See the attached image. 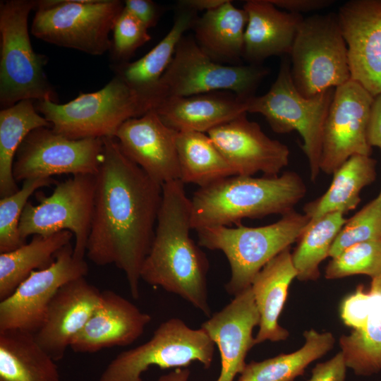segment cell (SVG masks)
Wrapping results in <instances>:
<instances>
[{
    "label": "cell",
    "instance_id": "6da1fadb",
    "mask_svg": "<svg viewBox=\"0 0 381 381\" xmlns=\"http://www.w3.org/2000/svg\"><path fill=\"white\" fill-rule=\"evenodd\" d=\"M102 140L85 255L96 265L113 264L123 271L132 297L138 299L141 269L154 239L162 186L125 155L115 138Z\"/></svg>",
    "mask_w": 381,
    "mask_h": 381
},
{
    "label": "cell",
    "instance_id": "7a4b0ae2",
    "mask_svg": "<svg viewBox=\"0 0 381 381\" xmlns=\"http://www.w3.org/2000/svg\"><path fill=\"white\" fill-rule=\"evenodd\" d=\"M191 203L184 183L162 185V200L155 236L140 272L141 279L176 294L207 317L209 261L190 236Z\"/></svg>",
    "mask_w": 381,
    "mask_h": 381
},
{
    "label": "cell",
    "instance_id": "3957f363",
    "mask_svg": "<svg viewBox=\"0 0 381 381\" xmlns=\"http://www.w3.org/2000/svg\"><path fill=\"white\" fill-rule=\"evenodd\" d=\"M306 191L303 179L293 171L273 176H229L195 192L190 200L192 229L238 226L244 219L282 216L294 210Z\"/></svg>",
    "mask_w": 381,
    "mask_h": 381
},
{
    "label": "cell",
    "instance_id": "277c9868",
    "mask_svg": "<svg viewBox=\"0 0 381 381\" xmlns=\"http://www.w3.org/2000/svg\"><path fill=\"white\" fill-rule=\"evenodd\" d=\"M309 222L304 213L294 210L262 226L207 227L197 231L198 245L225 255L231 268L225 289L235 296L250 286L267 262L298 241Z\"/></svg>",
    "mask_w": 381,
    "mask_h": 381
},
{
    "label": "cell",
    "instance_id": "5b68a950",
    "mask_svg": "<svg viewBox=\"0 0 381 381\" xmlns=\"http://www.w3.org/2000/svg\"><path fill=\"white\" fill-rule=\"evenodd\" d=\"M35 107L54 131L69 139L80 140L114 138L125 121L152 110V102L148 96L115 75L98 91L80 92L65 104L37 101Z\"/></svg>",
    "mask_w": 381,
    "mask_h": 381
},
{
    "label": "cell",
    "instance_id": "8992f818",
    "mask_svg": "<svg viewBox=\"0 0 381 381\" xmlns=\"http://www.w3.org/2000/svg\"><path fill=\"white\" fill-rule=\"evenodd\" d=\"M36 1L0 3V105L1 109L25 99L57 103V95L44 71L48 58L32 49L28 25Z\"/></svg>",
    "mask_w": 381,
    "mask_h": 381
},
{
    "label": "cell",
    "instance_id": "52a82bcc",
    "mask_svg": "<svg viewBox=\"0 0 381 381\" xmlns=\"http://www.w3.org/2000/svg\"><path fill=\"white\" fill-rule=\"evenodd\" d=\"M334 90L329 88L310 98L303 97L292 81L290 59L284 57L269 91L246 101L247 112L262 114L275 133L296 131L301 135L313 181L320 173L323 128Z\"/></svg>",
    "mask_w": 381,
    "mask_h": 381
},
{
    "label": "cell",
    "instance_id": "ba28073f",
    "mask_svg": "<svg viewBox=\"0 0 381 381\" xmlns=\"http://www.w3.org/2000/svg\"><path fill=\"white\" fill-rule=\"evenodd\" d=\"M269 73L261 65H223L204 52L194 38L183 36L156 88L153 107L164 98L220 90L229 91L246 101L255 95Z\"/></svg>",
    "mask_w": 381,
    "mask_h": 381
},
{
    "label": "cell",
    "instance_id": "9c48e42d",
    "mask_svg": "<svg viewBox=\"0 0 381 381\" xmlns=\"http://www.w3.org/2000/svg\"><path fill=\"white\" fill-rule=\"evenodd\" d=\"M124 8L119 0L36 1L31 32L37 38L91 55L110 51V31Z\"/></svg>",
    "mask_w": 381,
    "mask_h": 381
},
{
    "label": "cell",
    "instance_id": "30bf717a",
    "mask_svg": "<svg viewBox=\"0 0 381 381\" xmlns=\"http://www.w3.org/2000/svg\"><path fill=\"white\" fill-rule=\"evenodd\" d=\"M289 55L292 81L306 98L351 80L347 47L335 13L304 18Z\"/></svg>",
    "mask_w": 381,
    "mask_h": 381
},
{
    "label": "cell",
    "instance_id": "8fae6325",
    "mask_svg": "<svg viewBox=\"0 0 381 381\" xmlns=\"http://www.w3.org/2000/svg\"><path fill=\"white\" fill-rule=\"evenodd\" d=\"M215 344L201 327L192 329L179 318L161 323L147 342L119 353L107 365L99 381H143L150 367L184 368L193 362L209 368Z\"/></svg>",
    "mask_w": 381,
    "mask_h": 381
},
{
    "label": "cell",
    "instance_id": "7c38bea8",
    "mask_svg": "<svg viewBox=\"0 0 381 381\" xmlns=\"http://www.w3.org/2000/svg\"><path fill=\"white\" fill-rule=\"evenodd\" d=\"M95 181V175H74L56 183L50 195L37 193L38 204L28 202L23 211L21 238L26 241L30 236L69 231L75 236L73 255L83 260L92 219Z\"/></svg>",
    "mask_w": 381,
    "mask_h": 381
},
{
    "label": "cell",
    "instance_id": "4fadbf2b",
    "mask_svg": "<svg viewBox=\"0 0 381 381\" xmlns=\"http://www.w3.org/2000/svg\"><path fill=\"white\" fill-rule=\"evenodd\" d=\"M102 138L69 139L41 127L30 132L16 153V182L54 175H96L103 157Z\"/></svg>",
    "mask_w": 381,
    "mask_h": 381
},
{
    "label": "cell",
    "instance_id": "5bb4252c",
    "mask_svg": "<svg viewBox=\"0 0 381 381\" xmlns=\"http://www.w3.org/2000/svg\"><path fill=\"white\" fill-rule=\"evenodd\" d=\"M88 265L73 255L71 243L62 248L47 268L33 271L0 302V331L20 330L35 334L42 327L48 307L65 284L87 275Z\"/></svg>",
    "mask_w": 381,
    "mask_h": 381
},
{
    "label": "cell",
    "instance_id": "9a60e30c",
    "mask_svg": "<svg viewBox=\"0 0 381 381\" xmlns=\"http://www.w3.org/2000/svg\"><path fill=\"white\" fill-rule=\"evenodd\" d=\"M373 100L351 79L335 87L323 128L320 172L333 174L353 155L370 156L367 131Z\"/></svg>",
    "mask_w": 381,
    "mask_h": 381
},
{
    "label": "cell",
    "instance_id": "2e32d148",
    "mask_svg": "<svg viewBox=\"0 0 381 381\" xmlns=\"http://www.w3.org/2000/svg\"><path fill=\"white\" fill-rule=\"evenodd\" d=\"M337 14L351 79L375 97L381 93V1H349Z\"/></svg>",
    "mask_w": 381,
    "mask_h": 381
},
{
    "label": "cell",
    "instance_id": "e0dca14e",
    "mask_svg": "<svg viewBox=\"0 0 381 381\" xmlns=\"http://www.w3.org/2000/svg\"><path fill=\"white\" fill-rule=\"evenodd\" d=\"M231 166L236 175L277 176L288 165L289 149L268 137L260 125L248 119L246 113L207 133Z\"/></svg>",
    "mask_w": 381,
    "mask_h": 381
},
{
    "label": "cell",
    "instance_id": "ac0fdd59",
    "mask_svg": "<svg viewBox=\"0 0 381 381\" xmlns=\"http://www.w3.org/2000/svg\"><path fill=\"white\" fill-rule=\"evenodd\" d=\"M177 134L150 110L125 121L114 138L125 155L162 186L180 180Z\"/></svg>",
    "mask_w": 381,
    "mask_h": 381
},
{
    "label": "cell",
    "instance_id": "d6986e66",
    "mask_svg": "<svg viewBox=\"0 0 381 381\" xmlns=\"http://www.w3.org/2000/svg\"><path fill=\"white\" fill-rule=\"evenodd\" d=\"M259 322L260 315L250 286L202 324L200 327L217 346L220 353L221 370L216 381H234L243 371L247 354L255 345L253 330Z\"/></svg>",
    "mask_w": 381,
    "mask_h": 381
},
{
    "label": "cell",
    "instance_id": "ffe728a7",
    "mask_svg": "<svg viewBox=\"0 0 381 381\" xmlns=\"http://www.w3.org/2000/svg\"><path fill=\"white\" fill-rule=\"evenodd\" d=\"M101 296L102 291L85 277L65 284L55 294L35 338L56 362L64 357L73 338L98 306Z\"/></svg>",
    "mask_w": 381,
    "mask_h": 381
},
{
    "label": "cell",
    "instance_id": "44dd1931",
    "mask_svg": "<svg viewBox=\"0 0 381 381\" xmlns=\"http://www.w3.org/2000/svg\"><path fill=\"white\" fill-rule=\"evenodd\" d=\"M151 316L111 291H102L100 301L70 348L75 353H95L126 346L135 341L151 322Z\"/></svg>",
    "mask_w": 381,
    "mask_h": 381
},
{
    "label": "cell",
    "instance_id": "7402d4cb",
    "mask_svg": "<svg viewBox=\"0 0 381 381\" xmlns=\"http://www.w3.org/2000/svg\"><path fill=\"white\" fill-rule=\"evenodd\" d=\"M243 8L248 16L243 57L250 64L260 65L267 58L289 55L304 18L282 11L270 0H248Z\"/></svg>",
    "mask_w": 381,
    "mask_h": 381
},
{
    "label": "cell",
    "instance_id": "603a6c76",
    "mask_svg": "<svg viewBox=\"0 0 381 381\" xmlns=\"http://www.w3.org/2000/svg\"><path fill=\"white\" fill-rule=\"evenodd\" d=\"M152 110L167 126L178 132L205 133L247 113L245 100L232 92H217L164 98Z\"/></svg>",
    "mask_w": 381,
    "mask_h": 381
},
{
    "label": "cell",
    "instance_id": "cb8c5ba5",
    "mask_svg": "<svg viewBox=\"0 0 381 381\" xmlns=\"http://www.w3.org/2000/svg\"><path fill=\"white\" fill-rule=\"evenodd\" d=\"M296 277L291 249L288 248L267 262L253 279L250 288L260 315L255 344L288 338L289 332L278 321L290 284Z\"/></svg>",
    "mask_w": 381,
    "mask_h": 381
},
{
    "label": "cell",
    "instance_id": "d4e9b609",
    "mask_svg": "<svg viewBox=\"0 0 381 381\" xmlns=\"http://www.w3.org/2000/svg\"><path fill=\"white\" fill-rule=\"evenodd\" d=\"M248 16L231 1L198 18L193 26L195 40L215 61L236 63L243 56Z\"/></svg>",
    "mask_w": 381,
    "mask_h": 381
},
{
    "label": "cell",
    "instance_id": "484cf974",
    "mask_svg": "<svg viewBox=\"0 0 381 381\" xmlns=\"http://www.w3.org/2000/svg\"><path fill=\"white\" fill-rule=\"evenodd\" d=\"M174 24L165 37L138 60L119 64L116 75L133 89L148 96L154 104V95L158 83L174 56L184 32L192 28L197 12L179 7Z\"/></svg>",
    "mask_w": 381,
    "mask_h": 381
},
{
    "label": "cell",
    "instance_id": "4316f807",
    "mask_svg": "<svg viewBox=\"0 0 381 381\" xmlns=\"http://www.w3.org/2000/svg\"><path fill=\"white\" fill-rule=\"evenodd\" d=\"M376 164L370 156L351 157L333 173L326 192L304 205L303 213L313 221L327 214H345L356 209L361 200V190L376 179Z\"/></svg>",
    "mask_w": 381,
    "mask_h": 381
},
{
    "label": "cell",
    "instance_id": "83f0119b",
    "mask_svg": "<svg viewBox=\"0 0 381 381\" xmlns=\"http://www.w3.org/2000/svg\"><path fill=\"white\" fill-rule=\"evenodd\" d=\"M0 381H61L56 361L35 334L0 331Z\"/></svg>",
    "mask_w": 381,
    "mask_h": 381
},
{
    "label": "cell",
    "instance_id": "f1b7e54d",
    "mask_svg": "<svg viewBox=\"0 0 381 381\" xmlns=\"http://www.w3.org/2000/svg\"><path fill=\"white\" fill-rule=\"evenodd\" d=\"M73 236L69 231L49 236L35 235L29 243L0 253V300L11 296L33 271L50 266L56 253L71 243Z\"/></svg>",
    "mask_w": 381,
    "mask_h": 381
},
{
    "label": "cell",
    "instance_id": "f546056e",
    "mask_svg": "<svg viewBox=\"0 0 381 381\" xmlns=\"http://www.w3.org/2000/svg\"><path fill=\"white\" fill-rule=\"evenodd\" d=\"M370 306L363 326L339 339L347 368L358 375L381 370V274L372 278Z\"/></svg>",
    "mask_w": 381,
    "mask_h": 381
},
{
    "label": "cell",
    "instance_id": "4dcf8cb0",
    "mask_svg": "<svg viewBox=\"0 0 381 381\" xmlns=\"http://www.w3.org/2000/svg\"><path fill=\"white\" fill-rule=\"evenodd\" d=\"M51 127L37 113L33 100H22L0 111V196L11 195L18 189L13 177L15 157L20 145L32 131Z\"/></svg>",
    "mask_w": 381,
    "mask_h": 381
},
{
    "label": "cell",
    "instance_id": "1f68e13d",
    "mask_svg": "<svg viewBox=\"0 0 381 381\" xmlns=\"http://www.w3.org/2000/svg\"><path fill=\"white\" fill-rule=\"evenodd\" d=\"M303 336L304 344L294 352L247 363L237 381H294L305 373L310 363L329 351L335 342L330 332L312 329L305 331Z\"/></svg>",
    "mask_w": 381,
    "mask_h": 381
},
{
    "label": "cell",
    "instance_id": "d6a6232c",
    "mask_svg": "<svg viewBox=\"0 0 381 381\" xmlns=\"http://www.w3.org/2000/svg\"><path fill=\"white\" fill-rule=\"evenodd\" d=\"M176 148L180 180L204 187L236 173L205 133L178 132Z\"/></svg>",
    "mask_w": 381,
    "mask_h": 381
},
{
    "label": "cell",
    "instance_id": "836d02e7",
    "mask_svg": "<svg viewBox=\"0 0 381 381\" xmlns=\"http://www.w3.org/2000/svg\"><path fill=\"white\" fill-rule=\"evenodd\" d=\"M346 220L344 214L334 212L310 221L291 253L298 280L306 282L318 279L319 265L329 257L331 247Z\"/></svg>",
    "mask_w": 381,
    "mask_h": 381
},
{
    "label": "cell",
    "instance_id": "e575fe53",
    "mask_svg": "<svg viewBox=\"0 0 381 381\" xmlns=\"http://www.w3.org/2000/svg\"><path fill=\"white\" fill-rule=\"evenodd\" d=\"M55 183L52 178H36L23 181L13 194L0 200V253L15 250L26 243L19 233L23 211L32 193Z\"/></svg>",
    "mask_w": 381,
    "mask_h": 381
},
{
    "label": "cell",
    "instance_id": "d590c367",
    "mask_svg": "<svg viewBox=\"0 0 381 381\" xmlns=\"http://www.w3.org/2000/svg\"><path fill=\"white\" fill-rule=\"evenodd\" d=\"M364 274L372 278L381 274V240L353 245L332 258L325 268L328 279Z\"/></svg>",
    "mask_w": 381,
    "mask_h": 381
},
{
    "label": "cell",
    "instance_id": "8d00e7d4",
    "mask_svg": "<svg viewBox=\"0 0 381 381\" xmlns=\"http://www.w3.org/2000/svg\"><path fill=\"white\" fill-rule=\"evenodd\" d=\"M381 240V199L377 196L347 219L329 251L334 258L347 248L360 243Z\"/></svg>",
    "mask_w": 381,
    "mask_h": 381
},
{
    "label": "cell",
    "instance_id": "74e56055",
    "mask_svg": "<svg viewBox=\"0 0 381 381\" xmlns=\"http://www.w3.org/2000/svg\"><path fill=\"white\" fill-rule=\"evenodd\" d=\"M147 28L123 8L113 28L111 51L114 60L126 63L135 50L150 40Z\"/></svg>",
    "mask_w": 381,
    "mask_h": 381
},
{
    "label": "cell",
    "instance_id": "f35d334b",
    "mask_svg": "<svg viewBox=\"0 0 381 381\" xmlns=\"http://www.w3.org/2000/svg\"><path fill=\"white\" fill-rule=\"evenodd\" d=\"M370 302L369 289L361 284L354 292L346 296L341 302L339 313L343 323L353 329L361 328L365 321Z\"/></svg>",
    "mask_w": 381,
    "mask_h": 381
},
{
    "label": "cell",
    "instance_id": "ab89813d",
    "mask_svg": "<svg viewBox=\"0 0 381 381\" xmlns=\"http://www.w3.org/2000/svg\"><path fill=\"white\" fill-rule=\"evenodd\" d=\"M346 368L344 356L339 351L329 360L318 363L308 381H345Z\"/></svg>",
    "mask_w": 381,
    "mask_h": 381
},
{
    "label": "cell",
    "instance_id": "60d3db41",
    "mask_svg": "<svg viewBox=\"0 0 381 381\" xmlns=\"http://www.w3.org/2000/svg\"><path fill=\"white\" fill-rule=\"evenodd\" d=\"M124 8L147 29L156 25L160 16V8L151 0H126Z\"/></svg>",
    "mask_w": 381,
    "mask_h": 381
},
{
    "label": "cell",
    "instance_id": "b9f144b4",
    "mask_svg": "<svg viewBox=\"0 0 381 381\" xmlns=\"http://www.w3.org/2000/svg\"><path fill=\"white\" fill-rule=\"evenodd\" d=\"M278 8L287 12L301 14L324 9L332 6L333 0H270Z\"/></svg>",
    "mask_w": 381,
    "mask_h": 381
},
{
    "label": "cell",
    "instance_id": "7bdbcfd3",
    "mask_svg": "<svg viewBox=\"0 0 381 381\" xmlns=\"http://www.w3.org/2000/svg\"><path fill=\"white\" fill-rule=\"evenodd\" d=\"M368 142L370 147L381 150V93L374 97L367 131Z\"/></svg>",
    "mask_w": 381,
    "mask_h": 381
},
{
    "label": "cell",
    "instance_id": "ee69618b",
    "mask_svg": "<svg viewBox=\"0 0 381 381\" xmlns=\"http://www.w3.org/2000/svg\"><path fill=\"white\" fill-rule=\"evenodd\" d=\"M227 0H181L178 2L180 7L186 8L195 12L199 11H209L224 4Z\"/></svg>",
    "mask_w": 381,
    "mask_h": 381
},
{
    "label": "cell",
    "instance_id": "f6af8a7d",
    "mask_svg": "<svg viewBox=\"0 0 381 381\" xmlns=\"http://www.w3.org/2000/svg\"><path fill=\"white\" fill-rule=\"evenodd\" d=\"M190 370L188 368H177L174 371L162 375L158 381H188Z\"/></svg>",
    "mask_w": 381,
    "mask_h": 381
},
{
    "label": "cell",
    "instance_id": "bcb514c9",
    "mask_svg": "<svg viewBox=\"0 0 381 381\" xmlns=\"http://www.w3.org/2000/svg\"><path fill=\"white\" fill-rule=\"evenodd\" d=\"M377 196L381 199V190Z\"/></svg>",
    "mask_w": 381,
    "mask_h": 381
}]
</instances>
